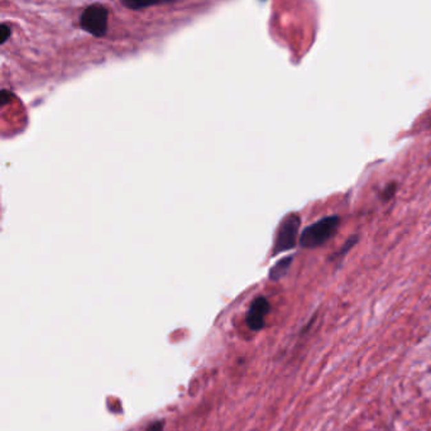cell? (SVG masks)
I'll list each match as a JSON object with an SVG mask.
<instances>
[{
	"instance_id": "obj_3",
	"label": "cell",
	"mask_w": 431,
	"mask_h": 431,
	"mask_svg": "<svg viewBox=\"0 0 431 431\" xmlns=\"http://www.w3.org/2000/svg\"><path fill=\"white\" fill-rule=\"evenodd\" d=\"M299 228H300V216L297 214L286 216L278 228L273 254L282 253L296 246Z\"/></svg>"
},
{
	"instance_id": "obj_7",
	"label": "cell",
	"mask_w": 431,
	"mask_h": 431,
	"mask_svg": "<svg viewBox=\"0 0 431 431\" xmlns=\"http://www.w3.org/2000/svg\"><path fill=\"white\" fill-rule=\"evenodd\" d=\"M396 189H397V185L396 184H390V185H387L385 190H383V193H382V196H383V199L385 200H390L391 198H392L395 193H396Z\"/></svg>"
},
{
	"instance_id": "obj_1",
	"label": "cell",
	"mask_w": 431,
	"mask_h": 431,
	"mask_svg": "<svg viewBox=\"0 0 431 431\" xmlns=\"http://www.w3.org/2000/svg\"><path fill=\"white\" fill-rule=\"evenodd\" d=\"M340 218L337 216H326L319 222L308 225L300 235V246L304 248H317L323 246L338 231Z\"/></svg>"
},
{
	"instance_id": "obj_8",
	"label": "cell",
	"mask_w": 431,
	"mask_h": 431,
	"mask_svg": "<svg viewBox=\"0 0 431 431\" xmlns=\"http://www.w3.org/2000/svg\"><path fill=\"white\" fill-rule=\"evenodd\" d=\"M124 6L127 8L133 9V10H137V9L147 8V7H151L154 4H142V3H124Z\"/></svg>"
},
{
	"instance_id": "obj_4",
	"label": "cell",
	"mask_w": 431,
	"mask_h": 431,
	"mask_svg": "<svg viewBox=\"0 0 431 431\" xmlns=\"http://www.w3.org/2000/svg\"><path fill=\"white\" fill-rule=\"evenodd\" d=\"M270 313V302L263 297L260 296L257 297L255 300L252 302L251 308L246 314V324L249 326V329L252 330H260L262 329L263 325H264V317Z\"/></svg>"
},
{
	"instance_id": "obj_6",
	"label": "cell",
	"mask_w": 431,
	"mask_h": 431,
	"mask_svg": "<svg viewBox=\"0 0 431 431\" xmlns=\"http://www.w3.org/2000/svg\"><path fill=\"white\" fill-rule=\"evenodd\" d=\"M0 33H1V36H0V43L4 45V43L8 41L10 34H12V30H10V27H9L8 24L3 23L1 24V27H0Z\"/></svg>"
},
{
	"instance_id": "obj_10",
	"label": "cell",
	"mask_w": 431,
	"mask_h": 431,
	"mask_svg": "<svg viewBox=\"0 0 431 431\" xmlns=\"http://www.w3.org/2000/svg\"><path fill=\"white\" fill-rule=\"evenodd\" d=\"M163 430V423L161 421H157L154 423L151 426H148L147 431H162Z\"/></svg>"
},
{
	"instance_id": "obj_9",
	"label": "cell",
	"mask_w": 431,
	"mask_h": 431,
	"mask_svg": "<svg viewBox=\"0 0 431 431\" xmlns=\"http://www.w3.org/2000/svg\"><path fill=\"white\" fill-rule=\"evenodd\" d=\"M10 98H12V94L7 92V90H3V92H1V105H3V107L7 105L9 101H10Z\"/></svg>"
},
{
	"instance_id": "obj_2",
	"label": "cell",
	"mask_w": 431,
	"mask_h": 431,
	"mask_svg": "<svg viewBox=\"0 0 431 431\" xmlns=\"http://www.w3.org/2000/svg\"><path fill=\"white\" fill-rule=\"evenodd\" d=\"M108 9L101 4H93L84 9L80 25L94 37H104L108 31Z\"/></svg>"
},
{
	"instance_id": "obj_5",
	"label": "cell",
	"mask_w": 431,
	"mask_h": 431,
	"mask_svg": "<svg viewBox=\"0 0 431 431\" xmlns=\"http://www.w3.org/2000/svg\"><path fill=\"white\" fill-rule=\"evenodd\" d=\"M291 263H293V257L290 255V257H286L284 260H281V261H278L270 271V280L272 281H278L280 278L284 277L286 273H287V271L290 269V266H291Z\"/></svg>"
}]
</instances>
